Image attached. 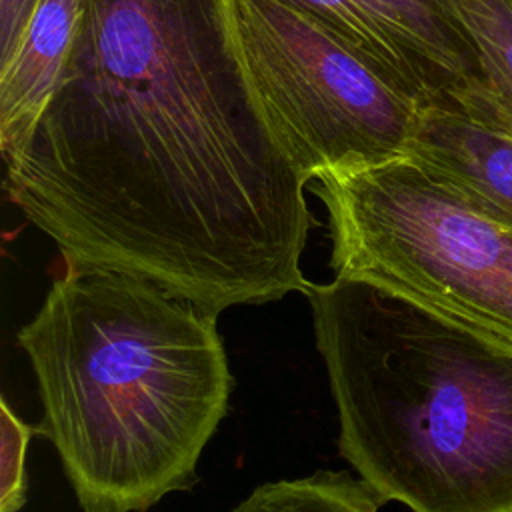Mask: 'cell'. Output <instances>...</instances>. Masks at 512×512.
<instances>
[{"mask_svg":"<svg viewBox=\"0 0 512 512\" xmlns=\"http://www.w3.org/2000/svg\"><path fill=\"white\" fill-rule=\"evenodd\" d=\"M4 164L8 198L66 260L214 314L312 286V182L248 84L224 0H82L58 82Z\"/></svg>","mask_w":512,"mask_h":512,"instance_id":"cell-1","label":"cell"},{"mask_svg":"<svg viewBox=\"0 0 512 512\" xmlns=\"http://www.w3.org/2000/svg\"><path fill=\"white\" fill-rule=\"evenodd\" d=\"M18 344L82 512H146L188 488L228 410L214 312L158 284L66 260Z\"/></svg>","mask_w":512,"mask_h":512,"instance_id":"cell-2","label":"cell"},{"mask_svg":"<svg viewBox=\"0 0 512 512\" xmlns=\"http://www.w3.org/2000/svg\"><path fill=\"white\" fill-rule=\"evenodd\" d=\"M306 296L358 478L412 512H512V350L364 278Z\"/></svg>","mask_w":512,"mask_h":512,"instance_id":"cell-3","label":"cell"},{"mask_svg":"<svg viewBox=\"0 0 512 512\" xmlns=\"http://www.w3.org/2000/svg\"><path fill=\"white\" fill-rule=\"evenodd\" d=\"M336 276L396 290L512 350V228L412 156L326 174Z\"/></svg>","mask_w":512,"mask_h":512,"instance_id":"cell-4","label":"cell"},{"mask_svg":"<svg viewBox=\"0 0 512 512\" xmlns=\"http://www.w3.org/2000/svg\"><path fill=\"white\" fill-rule=\"evenodd\" d=\"M248 84L310 182L406 156L424 106L382 68L280 0H224Z\"/></svg>","mask_w":512,"mask_h":512,"instance_id":"cell-5","label":"cell"},{"mask_svg":"<svg viewBox=\"0 0 512 512\" xmlns=\"http://www.w3.org/2000/svg\"><path fill=\"white\" fill-rule=\"evenodd\" d=\"M280 2L366 56L424 108H460L512 128L474 50L436 0Z\"/></svg>","mask_w":512,"mask_h":512,"instance_id":"cell-6","label":"cell"},{"mask_svg":"<svg viewBox=\"0 0 512 512\" xmlns=\"http://www.w3.org/2000/svg\"><path fill=\"white\" fill-rule=\"evenodd\" d=\"M412 156L488 216L512 228V130L460 108L428 106Z\"/></svg>","mask_w":512,"mask_h":512,"instance_id":"cell-7","label":"cell"},{"mask_svg":"<svg viewBox=\"0 0 512 512\" xmlns=\"http://www.w3.org/2000/svg\"><path fill=\"white\" fill-rule=\"evenodd\" d=\"M82 0H38L12 56L0 66V150L10 156L48 102L80 20Z\"/></svg>","mask_w":512,"mask_h":512,"instance_id":"cell-8","label":"cell"},{"mask_svg":"<svg viewBox=\"0 0 512 512\" xmlns=\"http://www.w3.org/2000/svg\"><path fill=\"white\" fill-rule=\"evenodd\" d=\"M382 504L364 480L320 470L306 478L262 484L232 512H380Z\"/></svg>","mask_w":512,"mask_h":512,"instance_id":"cell-9","label":"cell"},{"mask_svg":"<svg viewBox=\"0 0 512 512\" xmlns=\"http://www.w3.org/2000/svg\"><path fill=\"white\" fill-rule=\"evenodd\" d=\"M474 50L512 120V0H436Z\"/></svg>","mask_w":512,"mask_h":512,"instance_id":"cell-10","label":"cell"},{"mask_svg":"<svg viewBox=\"0 0 512 512\" xmlns=\"http://www.w3.org/2000/svg\"><path fill=\"white\" fill-rule=\"evenodd\" d=\"M0 414V512H18L26 502L24 460L34 430L24 424L4 400L0 402Z\"/></svg>","mask_w":512,"mask_h":512,"instance_id":"cell-11","label":"cell"},{"mask_svg":"<svg viewBox=\"0 0 512 512\" xmlns=\"http://www.w3.org/2000/svg\"><path fill=\"white\" fill-rule=\"evenodd\" d=\"M38 0H0V66L12 56Z\"/></svg>","mask_w":512,"mask_h":512,"instance_id":"cell-12","label":"cell"}]
</instances>
